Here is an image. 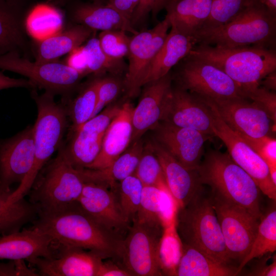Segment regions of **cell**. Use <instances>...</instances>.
I'll list each match as a JSON object with an SVG mask.
<instances>
[{
	"mask_svg": "<svg viewBox=\"0 0 276 276\" xmlns=\"http://www.w3.org/2000/svg\"><path fill=\"white\" fill-rule=\"evenodd\" d=\"M37 216L32 227L51 237L54 244L82 248L103 259L120 260L123 239L97 222L79 203L63 211Z\"/></svg>",
	"mask_w": 276,
	"mask_h": 276,
	"instance_id": "cell-1",
	"label": "cell"
},
{
	"mask_svg": "<svg viewBox=\"0 0 276 276\" xmlns=\"http://www.w3.org/2000/svg\"><path fill=\"white\" fill-rule=\"evenodd\" d=\"M194 37L197 44L224 48L252 46L275 49L276 14L258 0H252L228 22L202 29Z\"/></svg>",
	"mask_w": 276,
	"mask_h": 276,
	"instance_id": "cell-2",
	"label": "cell"
},
{
	"mask_svg": "<svg viewBox=\"0 0 276 276\" xmlns=\"http://www.w3.org/2000/svg\"><path fill=\"white\" fill-rule=\"evenodd\" d=\"M202 185L227 201L243 208L259 220L261 191L252 178L231 158L227 152H206L197 169Z\"/></svg>",
	"mask_w": 276,
	"mask_h": 276,
	"instance_id": "cell-3",
	"label": "cell"
},
{
	"mask_svg": "<svg viewBox=\"0 0 276 276\" xmlns=\"http://www.w3.org/2000/svg\"><path fill=\"white\" fill-rule=\"evenodd\" d=\"M31 96L37 109L33 125L34 160L28 175L12 192L10 199L13 201L24 198L31 190L43 167L62 146L67 127L65 104L56 102L55 95L47 91L38 95L36 89H33Z\"/></svg>",
	"mask_w": 276,
	"mask_h": 276,
	"instance_id": "cell-4",
	"label": "cell"
},
{
	"mask_svg": "<svg viewBox=\"0 0 276 276\" xmlns=\"http://www.w3.org/2000/svg\"><path fill=\"white\" fill-rule=\"evenodd\" d=\"M189 54L221 70L240 86L246 99L266 76L276 71L274 49L252 46L224 48L198 44Z\"/></svg>",
	"mask_w": 276,
	"mask_h": 276,
	"instance_id": "cell-5",
	"label": "cell"
},
{
	"mask_svg": "<svg viewBox=\"0 0 276 276\" xmlns=\"http://www.w3.org/2000/svg\"><path fill=\"white\" fill-rule=\"evenodd\" d=\"M201 191L178 209L176 226L182 243L199 249L215 260L229 264L225 244L211 197Z\"/></svg>",
	"mask_w": 276,
	"mask_h": 276,
	"instance_id": "cell-6",
	"label": "cell"
},
{
	"mask_svg": "<svg viewBox=\"0 0 276 276\" xmlns=\"http://www.w3.org/2000/svg\"><path fill=\"white\" fill-rule=\"evenodd\" d=\"M84 181L68 160L63 145L30 193L31 202L38 213L63 211L79 203Z\"/></svg>",
	"mask_w": 276,
	"mask_h": 276,
	"instance_id": "cell-7",
	"label": "cell"
},
{
	"mask_svg": "<svg viewBox=\"0 0 276 276\" xmlns=\"http://www.w3.org/2000/svg\"><path fill=\"white\" fill-rule=\"evenodd\" d=\"M0 69L26 77L36 88L60 96L63 103L67 102L85 76L64 61H32L16 52L0 55Z\"/></svg>",
	"mask_w": 276,
	"mask_h": 276,
	"instance_id": "cell-8",
	"label": "cell"
},
{
	"mask_svg": "<svg viewBox=\"0 0 276 276\" xmlns=\"http://www.w3.org/2000/svg\"><path fill=\"white\" fill-rule=\"evenodd\" d=\"M177 87L202 99L243 98L240 86L221 70L204 59L189 54L175 66ZM246 99V98H245Z\"/></svg>",
	"mask_w": 276,
	"mask_h": 276,
	"instance_id": "cell-9",
	"label": "cell"
},
{
	"mask_svg": "<svg viewBox=\"0 0 276 276\" xmlns=\"http://www.w3.org/2000/svg\"><path fill=\"white\" fill-rule=\"evenodd\" d=\"M164 227L158 221L131 222L122 243L120 265L131 276H160L157 256Z\"/></svg>",
	"mask_w": 276,
	"mask_h": 276,
	"instance_id": "cell-10",
	"label": "cell"
},
{
	"mask_svg": "<svg viewBox=\"0 0 276 276\" xmlns=\"http://www.w3.org/2000/svg\"><path fill=\"white\" fill-rule=\"evenodd\" d=\"M201 100L210 108L214 135L223 142L227 148V152L233 160L252 178L261 192L268 198L275 200L276 186L271 179L267 164L238 132L226 124L210 101Z\"/></svg>",
	"mask_w": 276,
	"mask_h": 276,
	"instance_id": "cell-11",
	"label": "cell"
},
{
	"mask_svg": "<svg viewBox=\"0 0 276 276\" xmlns=\"http://www.w3.org/2000/svg\"><path fill=\"white\" fill-rule=\"evenodd\" d=\"M211 198L228 257L231 261L238 260L240 263L249 251L260 220L246 210L227 201L218 195L213 193Z\"/></svg>",
	"mask_w": 276,
	"mask_h": 276,
	"instance_id": "cell-12",
	"label": "cell"
},
{
	"mask_svg": "<svg viewBox=\"0 0 276 276\" xmlns=\"http://www.w3.org/2000/svg\"><path fill=\"white\" fill-rule=\"evenodd\" d=\"M171 28L165 17L153 28L139 32L131 37L126 76L123 85L130 97L140 92L147 72L157 52L163 45Z\"/></svg>",
	"mask_w": 276,
	"mask_h": 276,
	"instance_id": "cell-13",
	"label": "cell"
},
{
	"mask_svg": "<svg viewBox=\"0 0 276 276\" xmlns=\"http://www.w3.org/2000/svg\"><path fill=\"white\" fill-rule=\"evenodd\" d=\"M120 106H108L96 116L72 129L73 133L66 146L65 154L76 169L85 168L92 163L101 150L105 131Z\"/></svg>",
	"mask_w": 276,
	"mask_h": 276,
	"instance_id": "cell-14",
	"label": "cell"
},
{
	"mask_svg": "<svg viewBox=\"0 0 276 276\" xmlns=\"http://www.w3.org/2000/svg\"><path fill=\"white\" fill-rule=\"evenodd\" d=\"M204 100L210 101L226 124L240 134L260 137L269 135L273 130V123L267 113L255 102H249L247 99Z\"/></svg>",
	"mask_w": 276,
	"mask_h": 276,
	"instance_id": "cell-15",
	"label": "cell"
},
{
	"mask_svg": "<svg viewBox=\"0 0 276 276\" xmlns=\"http://www.w3.org/2000/svg\"><path fill=\"white\" fill-rule=\"evenodd\" d=\"M35 157L33 125L0 140V186L19 184L31 170Z\"/></svg>",
	"mask_w": 276,
	"mask_h": 276,
	"instance_id": "cell-16",
	"label": "cell"
},
{
	"mask_svg": "<svg viewBox=\"0 0 276 276\" xmlns=\"http://www.w3.org/2000/svg\"><path fill=\"white\" fill-rule=\"evenodd\" d=\"M36 6L19 0H0V55L16 52L30 59L33 56L27 21Z\"/></svg>",
	"mask_w": 276,
	"mask_h": 276,
	"instance_id": "cell-17",
	"label": "cell"
},
{
	"mask_svg": "<svg viewBox=\"0 0 276 276\" xmlns=\"http://www.w3.org/2000/svg\"><path fill=\"white\" fill-rule=\"evenodd\" d=\"M98 183L84 182L78 202L82 209L106 229L124 239L130 225L114 192Z\"/></svg>",
	"mask_w": 276,
	"mask_h": 276,
	"instance_id": "cell-18",
	"label": "cell"
},
{
	"mask_svg": "<svg viewBox=\"0 0 276 276\" xmlns=\"http://www.w3.org/2000/svg\"><path fill=\"white\" fill-rule=\"evenodd\" d=\"M161 121L180 127L193 129L213 136L209 105L179 87H172Z\"/></svg>",
	"mask_w": 276,
	"mask_h": 276,
	"instance_id": "cell-19",
	"label": "cell"
},
{
	"mask_svg": "<svg viewBox=\"0 0 276 276\" xmlns=\"http://www.w3.org/2000/svg\"><path fill=\"white\" fill-rule=\"evenodd\" d=\"M57 245L60 250L53 257L28 261L35 267L39 275L97 276L102 258L82 248Z\"/></svg>",
	"mask_w": 276,
	"mask_h": 276,
	"instance_id": "cell-20",
	"label": "cell"
},
{
	"mask_svg": "<svg viewBox=\"0 0 276 276\" xmlns=\"http://www.w3.org/2000/svg\"><path fill=\"white\" fill-rule=\"evenodd\" d=\"M156 142L186 168L197 170L205 142L212 137L193 129L159 123L155 127Z\"/></svg>",
	"mask_w": 276,
	"mask_h": 276,
	"instance_id": "cell-21",
	"label": "cell"
},
{
	"mask_svg": "<svg viewBox=\"0 0 276 276\" xmlns=\"http://www.w3.org/2000/svg\"><path fill=\"white\" fill-rule=\"evenodd\" d=\"M171 72L165 76L149 82L145 87L132 116V134L131 142L141 139L151 128L161 121L168 95L172 89Z\"/></svg>",
	"mask_w": 276,
	"mask_h": 276,
	"instance_id": "cell-22",
	"label": "cell"
},
{
	"mask_svg": "<svg viewBox=\"0 0 276 276\" xmlns=\"http://www.w3.org/2000/svg\"><path fill=\"white\" fill-rule=\"evenodd\" d=\"M64 7L65 18L68 22L83 25L94 31L120 30L133 35L139 32L129 20L102 2L77 1Z\"/></svg>",
	"mask_w": 276,
	"mask_h": 276,
	"instance_id": "cell-23",
	"label": "cell"
},
{
	"mask_svg": "<svg viewBox=\"0 0 276 276\" xmlns=\"http://www.w3.org/2000/svg\"><path fill=\"white\" fill-rule=\"evenodd\" d=\"M151 146L160 162L169 192L178 209L184 206L202 191L203 185L197 170L185 167L156 142Z\"/></svg>",
	"mask_w": 276,
	"mask_h": 276,
	"instance_id": "cell-24",
	"label": "cell"
},
{
	"mask_svg": "<svg viewBox=\"0 0 276 276\" xmlns=\"http://www.w3.org/2000/svg\"><path fill=\"white\" fill-rule=\"evenodd\" d=\"M54 249L52 238L33 227L0 235V260L50 258L54 256Z\"/></svg>",
	"mask_w": 276,
	"mask_h": 276,
	"instance_id": "cell-25",
	"label": "cell"
},
{
	"mask_svg": "<svg viewBox=\"0 0 276 276\" xmlns=\"http://www.w3.org/2000/svg\"><path fill=\"white\" fill-rule=\"evenodd\" d=\"M133 107L129 102L120 106L105 131L99 154L86 169L105 168L126 150L131 141Z\"/></svg>",
	"mask_w": 276,
	"mask_h": 276,
	"instance_id": "cell-26",
	"label": "cell"
},
{
	"mask_svg": "<svg viewBox=\"0 0 276 276\" xmlns=\"http://www.w3.org/2000/svg\"><path fill=\"white\" fill-rule=\"evenodd\" d=\"M95 33V31L83 25L70 22L50 36L33 39L32 56L38 62L59 60L82 45Z\"/></svg>",
	"mask_w": 276,
	"mask_h": 276,
	"instance_id": "cell-27",
	"label": "cell"
},
{
	"mask_svg": "<svg viewBox=\"0 0 276 276\" xmlns=\"http://www.w3.org/2000/svg\"><path fill=\"white\" fill-rule=\"evenodd\" d=\"M197 44L194 36L184 35L171 27L147 72L142 86L167 75Z\"/></svg>",
	"mask_w": 276,
	"mask_h": 276,
	"instance_id": "cell-28",
	"label": "cell"
},
{
	"mask_svg": "<svg viewBox=\"0 0 276 276\" xmlns=\"http://www.w3.org/2000/svg\"><path fill=\"white\" fill-rule=\"evenodd\" d=\"M144 148L143 142L140 139L132 143L130 148L105 168L77 169L84 182L101 183L113 190L119 182L134 173Z\"/></svg>",
	"mask_w": 276,
	"mask_h": 276,
	"instance_id": "cell-29",
	"label": "cell"
},
{
	"mask_svg": "<svg viewBox=\"0 0 276 276\" xmlns=\"http://www.w3.org/2000/svg\"><path fill=\"white\" fill-rule=\"evenodd\" d=\"M212 0H170L166 6L171 27L179 33L194 35L209 18Z\"/></svg>",
	"mask_w": 276,
	"mask_h": 276,
	"instance_id": "cell-30",
	"label": "cell"
},
{
	"mask_svg": "<svg viewBox=\"0 0 276 276\" xmlns=\"http://www.w3.org/2000/svg\"><path fill=\"white\" fill-rule=\"evenodd\" d=\"M177 276H233L237 268L218 262L199 249L182 243Z\"/></svg>",
	"mask_w": 276,
	"mask_h": 276,
	"instance_id": "cell-31",
	"label": "cell"
},
{
	"mask_svg": "<svg viewBox=\"0 0 276 276\" xmlns=\"http://www.w3.org/2000/svg\"><path fill=\"white\" fill-rule=\"evenodd\" d=\"M13 191L0 187V235L19 231L24 224L34 221L38 215L36 207L24 198L10 200Z\"/></svg>",
	"mask_w": 276,
	"mask_h": 276,
	"instance_id": "cell-32",
	"label": "cell"
},
{
	"mask_svg": "<svg viewBox=\"0 0 276 276\" xmlns=\"http://www.w3.org/2000/svg\"><path fill=\"white\" fill-rule=\"evenodd\" d=\"M182 246L176 229L175 219L169 226L164 229L158 244V260L163 275H176Z\"/></svg>",
	"mask_w": 276,
	"mask_h": 276,
	"instance_id": "cell-33",
	"label": "cell"
},
{
	"mask_svg": "<svg viewBox=\"0 0 276 276\" xmlns=\"http://www.w3.org/2000/svg\"><path fill=\"white\" fill-rule=\"evenodd\" d=\"M276 250V211L273 209L261 218L255 238L248 254L240 263L237 273L251 260L260 258Z\"/></svg>",
	"mask_w": 276,
	"mask_h": 276,
	"instance_id": "cell-34",
	"label": "cell"
},
{
	"mask_svg": "<svg viewBox=\"0 0 276 276\" xmlns=\"http://www.w3.org/2000/svg\"><path fill=\"white\" fill-rule=\"evenodd\" d=\"M95 33L83 45L87 61V74L102 76L108 73L117 76L127 68L123 59L111 58L102 50Z\"/></svg>",
	"mask_w": 276,
	"mask_h": 276,
	"instance_id": "cell-35",
	"label": "cell"
},
{
	"mask_svg": "<svg viewBox=\"0 0 276 276\" xmlns=\"http://www.w3.org/2000/svg\"><path fill=\"white\" fill-rule=\"evenodd\" d=\"M84 85L68 107L65 106L67 116L73 122L75 129L93 117L97 102L100 77L95 76Z\"/></svg>",
	"mask_w": 276,
	"mask_h": 276,
	"instance_id": "cell-36",
	"label": "cell"
},
{
	"mask_svg": "<svg viewBox=\"0 0 276 276\" xmlns=\"http://www.w3.org/2000/svg\"><path fill=\"white\" fill-rule=\"evenodd\" d=\"M144 186L133 174L119 182L112 190L126 220L131 224L139 211Z\"/></svg>",
	"mask_w": 276,
	"mask_h": 276,
	"instance_id": "cell-37",
	"label": "cell"
},
{
	"mask_svg": "<svg viewBox=\"0 0 276 276\" xmlns=\"http://www.w3.org/2000/svg\"><path fill=\"white\" fill-rule=\"evenodd\" d=\"M134 174L144 186H153L169 192L162 166L151 144L144 147Z\"/></svg>",
	"mask_w": 276,
	"mask_h": 276,
	"instance_id": "cell-38",
	"label": "cell"
},
{
	"mask_svg": "<svg viewBox=\"0 0 276 276\" xmlns=\"http://www.w3.org/2000/svg\"><path fill=\"white\" fill-rule=\"evenodd\" d=\"M251 1L212 0L210 16L201 29L217 27L228 22Z\"/></svg>",
	"mask_w": 276,
	"mask_h": 276,
	"instance_id": "cell-39",
	"label": "cell"
},
{
	"mask_svg": "<svg viewBox=\"0 0 276 276\" xmlns=\"http://www.w3.org/2000/svg\"><path fill=\"white\" fill-rule=\"evenodd\" d=\"M98 39L103 52L109 57L123 59L127 56L131 37L126 32L120 30L101 31Z\"/></svg>",
	"mask_w": 276,
	"mask_h": 276,
	"instance_id": "cell-40",
	"label": "cell"
},
{
	"mask_svg": "<svg viewBox=\"0 0 276 276\" xmlns=\"http://www.w3.org/2000/svg\"><path fill=\"white\" fill-rule=\"evenodd\" d=\"M162 190L153 186H144L139 210L135 219L159 221L158 212Z\"/></svg>",
	"mask_w": 276,
	"mask_h": 276,
	"instance_id": "cell-41",
	"label": "cell"
},
{
	"mask_svg": "<svg viewBox=\"0 0 276 276\" xmlns=\"http://www.w3.org/2000/svg\"><path fill=\"white\" fill-rule=\"evenodd\" d=\"M121 88V82L113 76L100 77L97 102L93 117L101 112L119 95Z\"/></svg>",
	"mask_w": 276,
	"mask_h": 276,
	"instance_id": "cell-42",
	"label": "cell"
},
{
	"mask_svg": "<svg viewBox=\"0 0 276 276\" xmlns=\"http://www.w3.org/2000/svg\"><path fill=\"white\" fill-rule=\"evenodd\" d=\"M240 134V133H239ZM269 167L276 166V140L269 135L252 137L240 134Z\"/></svg>",
	"mask_w": 276,
	"mask_h": 276,
	"instance_id": "cell-43",
	"label": "cell"
},
{
	"mask_svg": "<svg viewBox=\"0 0 276 276\" xmlns=\"http://www.w3.org/2000/svg\"><path fill=\"white\" fill-rule=\"evenodd\" d=\"M246 99L255 102L268 115L273 126L276 123V93L260 86L249 92Z\"/></svg>",
	"mask_w": 276,
	"mask_h": 276,
	"instance_id": "cell-44",
	"label": "cell"
},
{
	"mask_svg": "<svg viewBox=\"0 0 276 276\" xmlns=\"http://www.w3.org/2000/svg\"><path fill=\"white\" fill-rule=\"evenodd\" d=\"M170 0H139L130 19V23L134 28L145 21L149 13L155 18L158 13L165 9Z\"/></svg>",
	"mask_w": 276,
	"mask_h": 276,
	"instance_id": "cell-45",
	"label": "cell"
},
{
	"mask_svg": "<svg viewBox=\"0 0 276 276\" xmlns=\"http://www.w3.org/2000/svg\"><path fill=\"white\" fill-rule=\"evenodd\" d=\"M178 205L169 191L162 190L158 218L164 228L169 226L176 219Z\"/></svg>",
	"mask_w": 276,
	"mask_h": 276,
	"instance_id": "cell-46",
	"label": "cell"
},
{
	"mask_svg": "<svg viewBox=\"0 0 276 276\" xmlns=\"http://www.w3.org/2000/svg\"><path fill=\"white\" fill-rule=\"evenodd\" d=\"M39 275L35 268L27 266L24 260L0 262V276Z\"/></svg>",
	"mask_w": 276,
	"mask_h": 276,
	"instance_id": "cell-47",
	"label": "cell"
},
{
	"mask_svg": "<svg viewBox=\"0 0 276 276\" xmlns=\"http://www.w3.org/2000/svg\"><path fill=\"white\" fill-rule=\"evenodd\" d=\"M64 61L69 66L84 75H88L86 57L83 45L70 53Z\"/></svg>",
	"mask_w": 276,
	"mask_h": 276,
	"instance_id": "cell-48",
	"label": "cell"
},
{
	"mask_svg": "<svg viewBox=\"0 0 276 276\" xmlns=\"http://www.w3.org/2000/svg\"><path fill=\"white\" fill-rule=\"evenodd\" d=\"M139 0H108L106 4L130 21Z\"/></svg>",
	"mask_w": 276,
	"mask_h": 276,
	"instance_id": "cell-49",
	"label": "cell"
},
{
	"mask_svg": "<svg viewBox=\"0 0 276 276\" xmlns=\"http://www.w3.org/2000/svg\"><path fill=\"white\" fill-rule=\"evenodd\" d=\"M36 89L35 86L28 79L9 77L0 72V90L11 88Z\"/></svg>",
	"mask_w": 276,
	"mask_h": 276,
	"instance_id": "cell-50",
	"label": "cell"
},
{
	"mask_svg": "<svg viewBox=\"0 0 276 276\" xmlns=\"http://www.w3.org/2000/svg\"><path fill=\"white\" fill-rule=\"evenodd\" d=\"M97 276H131L120 264L111 261H102Z\"/></svg>",
	"mask_w": 276,
	"mask_h": 276,
	"instance_id": "cell-51",
	"label": "cell"
},
{
	"mask_svg": "<svg viewBox=\"0 0 276 276\" xmlns=\"http://www.w3.org/2000/svg\"><path fill=\"white\" fill-rule=\"evenodd\" d=\"M260 86L270 91L276 90V71L266 76L261 81Z\"/></svg>",
	"mask_w": 276,
	"mask_h": 276,
	"instance_id": "cell-52",
	"label": "cell"
},
{
	"mask_svg": "<svg viewBox=\"0 0 276 276\" xmlns=\"http://www.w3.org/2000/svg\"><path fill=\"white\" fill-rule=\"evenodd\" d=\"M252 275L260 276H275L276 275V261L274 260L269 265L260 268L258 270H256Z\"/></svg>",
	"mask_w": 276,
	"mask_h": 276,
	"instance_id": "cell-53",
	"label": "cell"
},
{
	"mask_svg": "<svg viewBox=\"0 0 276 276\" xmlns=\"http://www.w3.org/2000/svg\"><path fill=\"white\" fill-rule=\"evenodd\" d=\"M50 4L57 7H64L67 4L77 1L80 0H49ZM92 2H102L103 0H91Z\"/></svg>",
	"mask_w": 276,
	"mask_h": 276,
	"instance_id": "cell-54",
	"label": "cell"
},
{
	"mask_svg": "<svg viewBox=\"0 0 276 276\" xmlns=\"http://www.w3.org/2000/svg\"><path fill=\"white\" fill-rule=\"evenodd\" d=\"M271 12L276 14V0H258Z\"/></svg>",
	"mask_w": 276,
	"mask_h": 276,
	"instance_id": "cell-55",
	"label": "cell"
},
{
	"mask_svg": "<svg viewBox=\"0 0 276 276\" xmlns=\"http://www.w3.org/2000/svg\"><path fill=\"white\" fill-rule=\"evenodd\" d=\"M268 168L271 179L273 184L276 186V166L270 167Z\"/></svg>",
	"mask_w": 276,
	"mask_h": 276,
	"instance_id": "cell-56",
	"label": "cell"
},
{
	"mask_svg": "<svg viewBox=\"0 0 276 276\" xmlns=\"http://www.w3.org/2000/svg\"><path fill=\"white\" fill-rule=\"evenodd\" d=\"M19 1L29 5H37L36 2V0H19Z\"/></svg>",
	"mask_w": 276,
	"mask_h": 276,
	"instance_id": "cell-57",
	"label": "cell"
}]
</instances>
